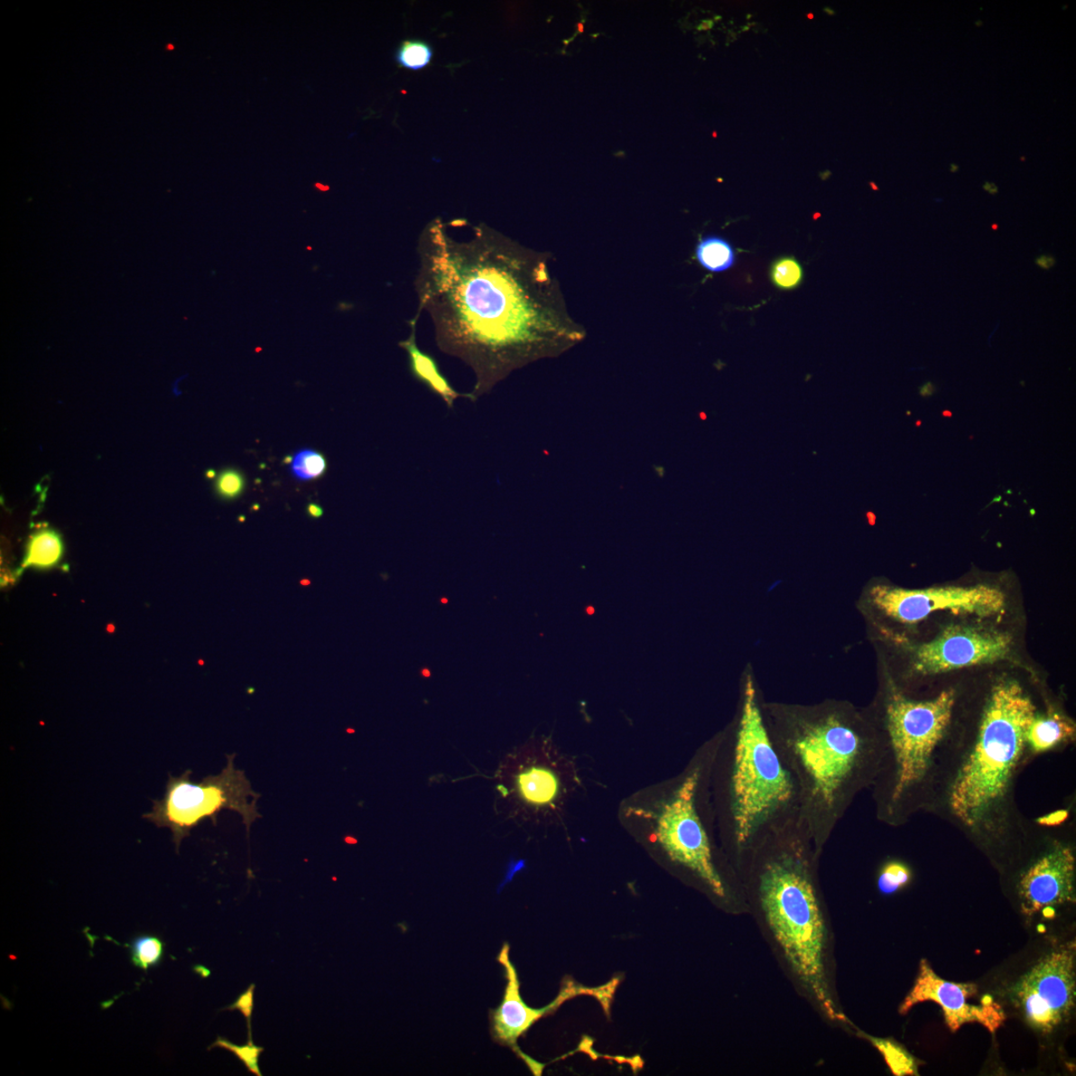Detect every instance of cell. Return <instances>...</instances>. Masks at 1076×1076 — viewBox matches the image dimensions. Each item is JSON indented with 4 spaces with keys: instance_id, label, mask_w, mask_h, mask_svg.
<instances>
[{
    "instance_id": "6da1fadb",
    "label": "cell",
    "mask_w": 1076,
    "mask_h": 1076,
    "mask_svg": "<svg viewBox=\"0 0 1076 1076\" xmlns=\"http://www.w3.org/2000/svg\"><path fill=\"white\" fill-rule=\"evenodd\" d=\"M470 228L459 240L437 218L421 235L415 317L427 312L438 348L473 370L467 395L477 402L514 369L559 351L569 332L545 259Z\"/></svg>"
},
{
    "instance_id": "83f0119b",
    "label": "cell",
    "mask_w": 1076,
    "mask_h": 1076,
    "mask_svg": "<svg viewBox=\"0 0 1076 1076\" xmlns=\"http://www.w3.org/2000/svg\"><path fill=\"white\" fill-rule=\"evenodd\" d=\"M255 988V984L251 985V987H249L243 995H240L238 997L236 1003H234L232 1006H229L227 1007V1010L239 1011L246 1016V1021H247V1026H248V1039H252L251 1020H252L254 1006H255V1002H254Z\"/></svg>"
},
{
    "instance_id": "30bf717a",
    "label": "cell",
    "mask_w": 1076,
    "mask_h": 1076,
    "mask_svg": "<svg viewBox=\"0 0 1076 1076\" xmlns=\"http://www.w3.org/2000/svg\"><path fill=\"white\" fill-rule=\"evenodd\" d=\"M870 599L883 614L903 624H916L938 611L989 617L1003 613L1006 603L1002 590L984 584L928 589L878 584L870 590Z\"/></svg>"
},
{
    "instance_id": "d590c367",
    "label": "cell",
    "mask_w": 1076,
    "mask_h": 1076,
    "mask_svg": "<svg viewBox=\"0 0 1076 1076\" xmlns=\"http://www.w3.org/2000/svg\"><path fill=\"white\" fill-rule=\"evenodd\" d=\"M578 26H579V28H580V32H583V31H584V26H583V24H582V23H579V24H578Z\"/></svg>"
},
{
    "instance_id": "f35d334b",
    "label": "cell",
    "mask_w": 1076,
    "mask_h": 1076,
    "mask_svg": "<svg viewBox=\"0 0 1076 1076\" xmlns=\"http://www.w3.org/2000/svg\"><path fill=\"white\" fill-rule=\"evenodd\" d=\"M992 228L994 230H997L998 228V226L997 224H994V225H992Z\"/></svg>"
},
{
    "instance_id": "7402d4cb",
    "label": "cell",
    "mask_w": 1076,
    "mask_h": 1076,
    "mask_svg": "<svg viewBox=\"0 0 1076 1076\" xmlns=\"http://www.w3.org/2000/svg\"><path fill=\"white\" fill-rule=\"evenodd\" d=\"M328 467L326 459L313 450H302L292 460V472L296 478L311 480L321 477Z\"/></svg>"
},
{
    "instance_id": "e575fe53",
    "label": "cell",
    "mask_w": 1076,
    "mask_h": 1076,
    "mask_svg": "<svg viewBox=\"0 0 1076 1076\" xmlns=\"http://www.w3.org/2000/svg\"><path fill=\"white\" fill-rule=\"evenodd\" d=\"M975 24L977 27H981L984 25V23L982 21H977Z\"/></svg>"
},
{
    "instance_id": "ab89813d",
    "label": "cell",
    "mask_w": 1076,
    "mask_h": 1076,
    "mask_svg": "<svg viewBox=\"0 0 1076 1076\" xmlns=\"http://www.w3.org/2000/svg\"><path fill=\"white\" fill-rule=\"evenodd\" d=\"M1022 161H1025V157H1022Z\"/></svg>"
},
{
    "instance_id": "8d00e7d4",
    "label": "cell",
    "mask_w": 1076,
    "mask_h": 1076,
    "mask_svg": "<svg viewBox=\"0 0 1076 1076\" xmlns=\"http://www.w3.org/2000/svg\"><path fill=\"white\" fill-rule=\"evenodd\" d=\"M870 185L873 190H878V188L876 185H874L873 182H870Z\"/></svg>"
},
{
    "instance_id": "ffe728a7",
    "label": "cell",
    "mask_w": 1076,
    "mask_h": 1076,
    "mask_svg": "<svg viewBox=\"0 0 1076 1076\" xmlns=\"http://www.w3.org/2000/svg\"><path fill=\"white\" fill-rule=\"evenodd\" d=\"M696 256L700 264L712 273L726 272L736 262L732 246L726 239L715 236L700 240L696 248Z\"/></svg>"
},
{
    "instance_id": "44dd1931",
    "label": "cell",
    "mask_w": 1076,
    "mask_h": 1076,
    "mask_svg": "<svg viewBox=\"0 0 1076 1076\" xmlns=\"http://www.w3.org/2000/svg\"><path fill=\"white\" fill-rule=\"evenodd\" d=\"M164 955V943L155 936H140L133 941L131 946L132 962L134 966L147 971L157 966Z\"/></svg>"
},
{
    "instance_id": "3957f363",
    "label": "cell",
    "mask_w": 1076,
    "mask_h": 1076,
    "mask_svg": "<svg viewBox=\"0 0 1076 1076\" xmlns=\"http://www.w3.org/2000/svg\"><path fill=\"white\" fill-rule=\"evenodd\" d=\"M762 709L775 751L799 787L802 821L822 855L855 797L876 781L883 756L878 729L838 702Z\"/></svg>"
},
{
    "instance_id": "d6986e66",
    "label": "cell",
    "mask_w": 1076,
    "mask_h": 1076,
    "mask_svg": "<svg viewBox=\"0 0 1076 1076\" xmlns=\"http://www.w3.org/2000/svg\"><path fill=\"white\" fill-rule=\"evenodd\" d=\"M857 1034L867 1039L881 1053L893 1075H918V1064L904 1046L892 1039L871 1036L861 1031Z\"/></svg>"
},
{
    "instance_id": "74e56055",
    "label": "cell",
    "mask_w": 1076,
    "mask_h": 1076,
    "mask_svg": "<svg viewBox=\"0 0 1076 1076\" xmlns=\"http://www.w3.org/2000/svg\"><path fill=\"white\" fill-rule=\"evenodd\" d=\"M807 18L813 19L814 15L812 14H807Z\"/></svg>"
},
{
    "instance_id": "2e32d148",
    "label": "cell",
    "mask_w": 1076,
    "mask_h": 1076,
    "mask_svg": "<svg viewBox=\"0 0 1076 1076\" xmlns=\"http://www.w3.org/2000/svg\"><path fill=\"white\" fill-rule=\"evenodd\" d=\"M518 796L528 804L544 806L551 804L559 796V777L549 767L533 765L525 767L515 778Z\"/></svg>"
},
{
    "instance_id": "8992f818",
    "label": "cell",
    "mask_w": 1076,
    "mask_h": 1076,
    "mask_svg": "<svg viewBox=\"0 0 1076 1076\" xmlns=\"http://www.w3.org/2000/svg\"><path fill=\"white\" fill-rule=\"evenodd\" d=\"M884 702L882 726L877 727L883 756L872 786L879 820L896 825L906 818L944 741L956 691L949 689L933 699L915 700L892 689Z\"/></svg>"
},
{
    "instance_id": "9a60e30c",
    "label": "cell",
    "mask_w": 1076,
    "mask_h": 1076,
    "mask_svg": "<svg viewBox=\"0 0 1076 1076\" xmlns=\"http://www.w3.org/2000/svg\"><path fill=\"white\" fill-rule=\"evenodd\" d=\"M418 322L416 317H413L409 321V338L401 341L399 346L408 354L409 367L413 377L425 384L431 392L444 401L449 409H454L455 402L458 399H468L467 393H459L451 386L449 380L441 372L436 359L419 348L417 343Z\"/></svg>"
},
{
    "instance_id": "7c38bea8",
    "label": "cell",
    "mask_w": 1076,
    "mask_h": 1076,
    "mask_svg": "<svg viewBox=\"0 0 1076 1076\" xmlns=\"http://www.w3.org/2000/svg\"><path fill=\"white\" fill-rule=\"evenodd\" d=\"M1012 646L1013 637L1006 632L952 626L915 649L912 670L919 676H931L991 664L1010 655Z\"/></svg>"
},
{
    "instance_id": "e0dca14e",
    "label": "cell",
    "mask_w": 1076,
    "mask_h": 1076,
    "mask_svg": "<svg viewBox=\"0 0 1076 1076\" xmlns=\"http://www.w3.org/2000/svg\"><path fill=\"white\" fill-rule=\"evenodd\" d=\"M1075 734L1071 720L1060 714L1036 715L1027 731V747L1034 753L1052 751L1056 746L1070 741Z\"/></svg>"
},
{
    "instance_id": "1f68e13d",
    "label": "cell",
    "mask_w": 1076,
    "mask_h": 1076,
    "mask_svg": "<svg viewBox=\"0 0 1076 1076\" xmlns=\"http://www.w3.org/2000/svg\"><path fill=\"white\" fill-rule=\"evenodd\" d=\"M307 513H309V515L314 518H319L323 515L322 508L320 506L314 504H311L309 506V507H307Z\"/></svg>"
},
{
    "instance_id": "ba28073f",
    "label": "cell",
    "mask_w": 1076,
    "mask_h": 1076,
    "mask_svg": "<svg viewBox=\"0 0 1076 1076\" xmlns=\"http://www.w3.org/2000/svg\"><path fill=\"white\" fill-rule=\"evenodd\" d=\"M236 756H227L222 772L199 783L191 782L190 771L169 775L164 796L153 802L152 811L143 819L159 829L170 830L177 851L201 822L209 820L217 825L218 816L224 811L242 816L248 838L253 824L262 818L257 809L262 795L253 790L246 772L237 768Z\"/></svg>"
},
{
    "instance_id": "9c48e42d",
    "label": "cell",
    "mask_w": 1076,
    "mask_h": 1076,
    "mask_svg": "<svg viewBox=\"0 0 1076 1076\" xmlns=\"http://www.w3.org/2000/svg\"><path fill=\"white\" fill-rule=\"evenodd\" d=\"M1011 1000L1033 1030L1050 1034L1068 1022L1076 1000L1075 942L1055 948L1010 989Z\"/></svg>"
},
{
    "instance_id": "277c9868",
    "label": "cell",
    "mask_w": 1076,
    "mask_h": 1076,
    "mask_svg": "<svg viewBox=\"0 0 1076 1076\" xmlns=\"http://www.w3.org/2000/svg\"><path fill=\"white\" fill-rule=\"evenodd\" d=\"M722 753L718 773L720 834L728 860L741 880L754 851L768 835L802 821L799 787L768 735L751 676L746 679L741 710Z\"/></svg>"
},
{
    "instance_id": "f546056e",
    "label": "cell",
    "mask_w": 1076,
    "mask_h": 1076,
    "mask_svg": "<svg viewBox=\"0 0 1076 1076\" xmlns=\"http://www.w3.org/2000/svg\"><path fill=\"white\" fill-rule=\"evenodd\" d=\"M1035 265L1043 269V271H1051L1056 264V259L1052 255H1042L1037 256L1034 261Z\"/></svg>"
},
{
    "instance_id": "4316f807",
    "label": "cell",
    "mask_w": 1076,
    "mask_h": 1076,
    "mask_svg": "<svg viewBox=\"0 0 1076 1076\" xmlns=\"http://www.w3.org/2000/svg\"><path fill=\"white\" fill-rule=\"evenodd\" d=\"M244 489L245 478L237 469H225L217 478L216 491L222 498L235 499L243 494Z\"/></svg>"
},
{
    "instance_id": "4dcf8cb0",
    "label": "cell",
    "mask_w": 1076,
    "mask_h": 1076,
    "mask_svg": "<svg viewBox=\"0 0 1076 1076\" xmlns=\"http://www.w3.org/2000/svg\"><path fill=\"white\" fill-rule=\"evenodd\" d=\"M919 390L920 395L923 397H931L937 391L934 384L932 382H926Z\"/></svg>"
},
{
    "instance_id": "d4e9b609",
    "label": "cell",
    "mask_w": 1076,
    "mask_h": 1076,
    "mask_svg": "<svg viewBox=\"0 0 1076 1076\" xmlns=\"http://www.w3.org/2000/svg\"><path fill=\"white\" fill-rule=\"evenodd\" d=\"M773 283L781 290L791 291L799 286L803 278V269L793 257L777 259L772 266Z\"/></svg>"
},
{
    "instance_id": "cb8c5ba5",
    "label": "cell",
    "mask_w": 1076,
    "mask_h": 1076,
    "mask_svg": "<svg viewBox=\"0 0 1076 1076\" xmlns=\"http://www.w3.org/2000/svg\"><path fill=\"white\" fill-rule=\"evenodd\" d=\"M433 57L431 47L422 42H405L398 48L396 60L404 69L420 70L425 69Z\"/></svg>"
},
{
    "instance_id": "7a4b0ae2",
    "label": "cell",
    "mask_w": 1076,
    "mask_h": 1076,
    "mask_svg": "<svg viewBox=\"0 0 1076 1076\" xmlns=\"http://www.w3.org/2000/svg\"><path fill=\"white\" fill-rule=\"evenodd\" d=\"M802 821L772 832L743 873L749 916L797 995L831 1027L854 1029L835 979L832 922L820 859Z\"/></svg>"
},
{
    "instance_id": "f1b7e54d",
    "label": "cell",
    "mask_w": 1076,
    "mask_h": 1076,
    "mask_svg": "<svg viewBox=\"0 0 1076 1076\" xmlns=\"http://www.w3.org/2000/svg\"><path fill=\"white\" fill-rule=\"evenodd\" d=\"M1068 812L1058 811L1043 816V818L1037 820V822L1044 826H1056L1063 823L1066 820H1068Z\"/></svg>"
},
{
    "instance_id": "52a82bcc",
    "label": "cell",
    "mask_w": 1076,
    "mask_h": 1076,
    "mask_svg": "<svg viewBox=\"0 0 1076 1076\" xmlns=\"http://www.w3.org/2000/svg\"><path fill=\"white\" fill-rule=\"evenodd\" d=\"M706 775V765L695 764L682 778L658 813L656 839L669 858L688 871L710 896L734 914H748L743 884L720 868L700 812Z\"/></svg>"
},
{
    "instance_id": "ac0fdd59",
    "label": "cell",
    "mask_w": 1076,
    "mask_h": 1076,
    "mask_svg": "<svg viewBox=\"0 0 1076 1076\" xmlns=\"http://www.w3.org/2000/svg\"><path fill=\"white\" fill-rule=\"evenodd\" d=\"M64 553V544L59 533L51 528H42L28 540L22 570H48L59 565Z\"/></svg>"
},
{
    "instance_id": "4fadbf2b",
    "label": "cell",
    "mask_w": 1076,
    "mask_h": 1076,
    "mask_svg": "<svg viewBox=\"0 0 1076 1076\" xmlns=\"http://www.w3.org/2000/svg\"><path fill=\"white\" fill-rule=\"evenodd\" d=\"M977 994L975 984L948 982L934 972L927 960H922L915 985L899 1006V1014L905 1016L917 1004L933 1002L944 1012L951 1032L956 1033L966 1024L977 1023L994 1034L1006 1020L1003 1007L988 996L979 1005L969 1003V998Z\"/></svg>"
},
{
    "instance_id": "603a6c76",
    "label": "cell",
    "mask_w": 1076,
    "mask_h": 1076,
    "mask_svg": "<svg viewBox=\"0 0 1076 1076\" xmlns=\"http://www.w3.org/2000/svg\"><path fill=\"white\" fill-rule=\"evenodd\" d=\"M911 878V871L904 863L890 861L881 868L877 886L882 895H891L906 887Z\"/></svg>"
},
{
    "instance_id": "8fae6325",
    "label": "cell",
    "mask_w": 1076,
    "mask_h": 1076,
    "mask_svg": "<svg viewBox=\"0 0 1076 1076\" xmlns=\"http://www.w3.org/2000/svg\"><path fill=\"white\" fill-rule=\"evenodd\" d=\"M509 951H511V947L506 943L496 958L497 962L505 968L506 986L501 1005L489 1012L491 1034L494 1042L508 1046L526 1062L535 1075H540L543 1071L542 1065L528 1059L518 1049V1039L541 1018L553 1014L566 1001L578 996L589 995L598 998L604 1011L609 1015L613 995L620 983V979L615 978L608 985L593 988L575 983L570 978L565 979L560 995L552 1004L542 1008H533L523 1000L520 978H518L516 969L509 958Z\"/></svg>"
},
{
    "instance_id": "d6a6232c",
    "label": "cell",
    "mask_w": 1076,
    "mask_h": 1076,
    "mask_svg": "<svg viewBox=\"0 0 1076 1076\" xmlns=\"http://www.w3.org/2000/svg\"><path fill=\"white\" fill-rule=\"evenodd\" d=\"M983 189H984V190L987 191V193H988L989 195H992V196L997 195L998 191H1000V190H998V188L995 184V182L988 181L985 182Z\"/></svg>"
},
{
    "instance_id": "5b68a950",
    "label": "cell",
    "mask_w": 1076,
    "mask_h": 1076,
    "mask_svg": "<svg viewBox=\"0 0 1076 1076\" xmlns=\"http://www.w3.org/2000/svg\"><path fill=\"white\" fill-rule=\"evenodd\" d=\"M1036 715L1032 698L1018 682L1004 680L992 689L947 793L951 813L966 829L982 828L1001 810Z\"/></svg>"
},
{
    "instance_id": "5bb4252c",
    "label": "cell",
    "mask_w": 1076,
    "mask_h": 1076,
    "mask_svg": "<svg viewBox=\"0 0 1076 1076\" xmlns=\"http://www.w3.org/2000/svg\"><path fill=\"white\" fill-rule=\"evenodd\" d=\"M1022 911L1026 916L1075 903V855L1056 843L1037 858L1017 884Z\"/></svg>"
},
{
    "instance_id": "484cf974",
    "label": "cell",
    "mask_w": 1076,
    "mask_h": 1076,
    "mask_svg": "<svg viewBox=\"0 0 1076 1076\" xmlns=\"http://www.w3.org/2000/svg\"><path fill=\"white\" fill-rule=\"evenodd\" d=\"M213 1047H220L236 1054L238 1060L242 1061L246 1066L249 1072L257 1076H262L261 1070L258 1068L259 1055L264 1051V1047L256 1046L253 1039H248V1044L244 1046H238L224 1039V1037H218L215 1044H211L209 1049Z\"/></svg>"
},
{
    "instance_id": "836d02e7",
    "label": "cell",
    "mask_w": 1076,
    "mask_h": 1076,
    "mask_svg": "<svg viewBox=\"0 0 1076 1076\" xmlns=\"http://www.w3.org/2000/svg\"><path fill=\"white\" fill-rule=\"evenodd\" d=\"M959 170H960V167L957 164H953V162H952V164H950V172H954V174H955V172H957Z\"/></svg>"
}]
</instances>
